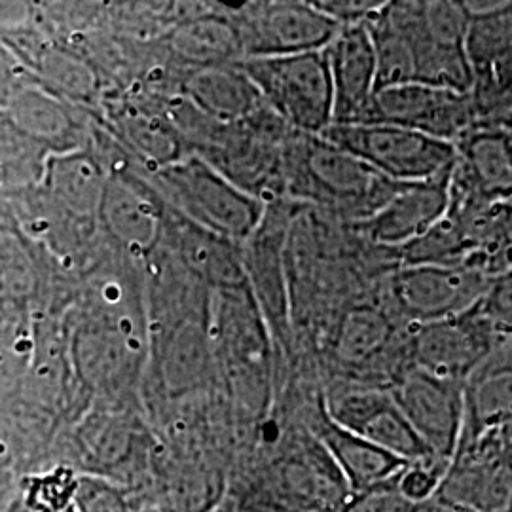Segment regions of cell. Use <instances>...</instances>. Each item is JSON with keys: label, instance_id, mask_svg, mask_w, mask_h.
Segmentation results:
<instances>
[{"label": "cell", "instance_id": "cb8c5ba5", "mask_svg": "<svg viewBox=\"0 0 512 512\" xmlns=\"http://www.w3.org/2000/svg\"><path fill=\"white\" fill-rule=\"evenodd\" d=\"M395 482L370 492L353 495L344 512H418L420 505H412L410 501H406L399 494Z\"/></svg>", "mask_w": 512, "mask_h": 512}, {"label": "cell", "instance_id": "9a60e30c", "mask_svg": "<svg viewBox=\"0 0 512 512\" xmlns=\"http://www.w3.org/2000/svg\"><path fill=\"white\" fill-rule=\"evenodd\" d=\"M387 389L433 456L452 461L465 421V385L406 366Z\"/></svg>", "mask_w": 512, "mask_h": 512}, {"label": "cell", "instance_id": "d4e9b609", "mask_svg": "<svg viewBox=\"0 0 512 512\" xmlns=\"http://www.w3.org/2000/svg\"><path fill=\"white\" fill-rule=\"evenodd\" d=\"M313 4L340 27L366 25L385 6V2H370V0H329V2H313Z\"/></svg>", "mask_w": 512, "mask_h": 512}, {"label": "cell", "instance_id": "ffe728a7", "mask_svg": "<svg viewBox=\"0 0 512 512\" xmlns=\"http://www.w3.org/2000/svg\"><path fill=\"white\" fill-rule=\"evenodd\" d=\"M456 169L488 202H512V156L505 133L478 122L458 145Z\"/></svg>", "mask_w": 512, "mask_h": 512}, {"label": "cell", "instance_id": "9c48e42d", "mask_svg": "<svg viewBox=\"0 0 512 512\" xmlns=\"http://www.w3.org/2000/svg\"><path fill=\"white\" fill-rule=\"evenodd\" d=\"M495 348L494 330L478 304L454 317L406 329L408 366L452 384H467Z\"/></svg>", "mask_w": 512, "mask_h": 512}, {"label": "cell", "instance_id": "5bb4252c", "mask_svg": "<svg viewBox=\"0 0 512 512\" xmlns=\"http://www.w3.org/2000/svg\"><path fill=\"white\" fill-rule=\"evenodd\" d=\"M330 420L408 463L437 458L404 418L387 387L353 384L323 393Z\"/></svg>", "mask_w": 512, "mask_h": 512}, {"label": "cell", "instance_id": "52a82bcc", "mask_svg": "<svg viewBox=\"0 0 512 512\" xmlns=\"http://www.w3.org/2000/svg\"><path fill=\"white\" fill-rule=\"evenodd\" d=\"M270 490L268 505L291 512H344L353 497L348 480L310 429L275 452Z\"/></svg>", "mask_w": 512, "mask_h": 512}, {"label": "cell", "instance_id": "6da1fadb", "mask_svg": "<svg viewBox=\"0 0 512 512\" xmlns=\"http://www.w3.org/2000/svg\"><path fill=\"white\" fill-rule=\"evenodd\" d=\"M283 184L291 200L355 224L372 219L404 186L321 135L296 131L285 145Z\"/></svg>", "mask_w": 512, "mask_h": 512}, {"label": "cell", "instance_id": "30bf717a", "mask_svg": "<svg viewBox=\"0 0 512 512\" xmlns=\"http://www.w3.org/2000/svg\"><path fill=\"white\" fill-rule=\"evenodd\" d=\"M492 277L471 266H399L389 283L391 306L404 327L454 317L475 308L484 298Z\"/></svg>", "mask_w": 512, "mask_h": 512}, {"label": "cell", "instance_id": "f1b7e54d", "mask_svg": "<svg viewBox=\"0 0 512 512\" xmlns=\"http://www.w3.org/2000/svg\"><path fill=\"white\" fill-rule=\"evenodd\" d=\"M255 512H291L285 511V509H279V507H274V505H264V507H258Z\"/></svg>", "mask_w": 512, "mask_h": 512}, {"label": "cell", "instance_id": "7c38bea8", "mask_svg": "<svg viewBox=\"0 0 512 512\" xmlns=\"http://www.w3.org/2000/svg\"><path fill=\"white\" fill-rule=\"evenodd\" d=\"M340 29L313 2L251 4L236 25L243 59L323 52Z\"/></svg>", "mask_w": 512, "mask_h": 512}, {"label": "cell", "instance_id": "8fae6325", "mask_svg": "<svg viewBox=\"0 0 512 512\" xmlns=\"http://www.w3.org/2000/svg\"><path fill=\"white\" fill-rule=\"evenodd\" d=\"M471 16L469 59L480 122L512 109V2H463Z\"/></svg>", "mask_w": 512, "mask_h": 512}, {"label": "cell", "instance_id": "3957f363", "mask_svg": "<svg viewBox=\"0 0 512 512\" xmlns=\"http://www.w3.org/2000/svg\"><path fill=\"white\" fill-rule=\"evenodd\" d=\"M158 181L175 213L238 245L255 234L266 213L268 203L239 188L200 156L164 165Z\"/></svg>", "mask_w": 512, "mask_h": 512}, {"label": "cell", "instance_id": "83f0119b", "mask_svg": "<svg viewBox=\"0 0 512 512\" xmlns=\"http://www.w3.org/2000/svg\"><path fill=\"white\" fill-rule=\"evenodd\" d=\"M486 124H492L495 128L501 129L507 137H512V109L509 112H505V114H501L499 118L486 120Z\"/></svg>", "mask_w": 512, "mask_h": 512}, {"label": "cell", "instance_id": "5b68a950", "mask_svg": "<svg viewBox=\"0 0 512 512\" xmlns=\"http://www.w3.org/2000/svg\"><path fill=\"white\" fill-rule=\"evenodd\" d=\"M395 183H423L450 173L458 147L391 124H332L321 133Z\"/></svg>", "mask_w": 512, "mask_h": 512}, {"label": "cell", "instance_id": "277c9868", "mask_svg": "<svg viewBox=\"0 0 512 512\" xmlns=\"http://www.w3.org/2000/svg\"><path fill=\"white\" fill-rule=\"evenodd\" d=\"M241 69L264 105L296 133L321 135L334 122V90L327 50L308 54L245 57Z\"/></svg>", "mask_w": 512, "mask_h": 512}, {"label": "cell", "instance_id": "4fadbf2b", "mask_svg": "<svg viewBox=\"0 0 512 512\" xmlns=\"http://www.w3.org/2000/svg\"><path fill=\"white\" fill-rule=\"evenodd\" d=\"M325 349L330 363L351 380L361 376L359 384L376 385L372 376L385 370L391 384L404 370L391 361V355L406 351V334H399L397 317L391 311L374 304H355L336 319Z\"/></svg>", "mask_w": 512, "mask_h": 512}, {"label": "cell", "instance_id": "4316f807", "mask_svg": "<svg viewBox=\"0 0 512 512\" xmlns=\"http://www.w3.org/2000/svg\"><path fill=\"white\" fill-rule=\"evenodd\" d=\"M418 512H469L465 511V509H459L456 505H450V503H446V501H440V499H433V501H429V503H425V505H420V509Z\"/></svg>", "mask_w": 512, "mask_h": 512}, {"label": "cell", "instance_id": "603a6c76", "mask_svg": "<svg viewBox=\"0 0 512 512\" xmlns=\"http://www.w3.org/2000/svg\"><path fill=\"white\" fill-rule=\"evenodd\" d=\"M478 308L494 330L497 346L512 344V270L492 279Z\"/></svg>", "mask_w": 512, "mask_h": 512}, {"label": "cell", "instance_id": "d6986e66", "mask_svg": "<svg viewBox=\"0 0 512 512\" xmlns=\"http://www.w3.org/2000/svg\"><path fill=\"white\" fill-rule=\"evenodd\" d=\"M310 431L327 448L330 458L348 480L353 495L393 484L408 465V461L385 452L384 448H378L330 420L323 395L317 404Z\"/></svg>", "mask_w": 512, "mask_h": 512}, {"label": "cell", "instance_id": "e0dca14e", "mask_svg": "<svg viewBox=\"0 0 512 512\" xmlns=\"http://www.w3.org/2000/svg\"><path fill=\"white\" fill-rule=\"evenodd\" d=\"M450 175L452 171L431 181L404 184L372 219L357 228L384 249H403L448 213Z\"/></svg>", "mask_w": 512, "mask_h": 512}, {"label": "cell", "instance_id": "484cf974", "mask_svg": "<svg viewBox=\"0 0 512 512\" xmlns=\"http://www.w3.org/2000/svg\"><path fill=\"white\" fill-rule=\"evenodd\" d=\"M484 431H490L492 437H494L499 450L512 459V414H509L507 418L495 423L494 427H488Z\"/></svg>", "mask_w": 512, "mask_h": 512}, {"label": "cell", "instance_id": "7a4b0ae2", "mask_svg": "<svg viewBox=\"0 0 512 512\" xmlns=\"http://www.w3.org/2000/svg\"><path fill=\"white\" fill-rule=\"evenodd\" d=\"M211 338L239 412L245 420H266L274 408L275 355L279 351L249 287L219 291L211 315Z\"/></svg>", "mask_w": 512, "mask_h": 512}, {"label": "cell", "instance_id": "44dd1931", "mask_svg": "<svg viewBox=\"0 0 512 512\" xmlns=\"http://www.w3.org/2000/svg\"><path fill=\"white\" fill-rule=\"evenodd\" d=\"M186 92L196 109L219 124H238L264 107L253 80L241 69L239 61L205 67L188 80Z\"/></svg>", "mask_w": 512, "mask_h": 512}, {"label": "cell", "instance_id": "8992f818", "mask_svg": "<svg viewBox=\"0 0 512 512\" xmlns=\"http://www.w3.org/2000/svg\"><path fill=\"white\" fill-rule=\"evenodd\" d=\"M291 211L281 200L268 202L264 219L243 247L247 287L255 298L279 355H293V287L289 274Z\"/></svg>", "mask_w": 512, "mask_h": 512}, {"label": "cell", "instance_id": "ba28073f", "mask_svg": "<svg viewBox=\"0 0 512 512\" xmlns=\"http://www.w3.org/2000/svg\"><path fill=\"white\" fill-rule=\"evenodd\" d=\"M478 122L471 93L408 82L374 93L355 124H391L458 145Z\"/></svg>", "mask_w": 512, "mask_h": 512}, {"label": "cell", "instance_id": "2e32d148", "mask_svg": "<svg viewBox=\"0 0 512 512\" xmlns=\"http://www.w3.org/2000/svg\"><path fill=\"white\" fill-rule=\"evenodd\" d=\"M437 499L469 512H512V459L490 431L459 439Z\"/></svg>", "mask_w": 512, "mask_h": 512}, {"label": "cell", "instance_id": "7402d4cb", "mask_svg": "<svg viewBox=\"0 0 512 512\" xmlns=\"http://www.w3.org/2000/svg\"><path fill=\"white\" fill-rule=\"evenodd\" d=\"M450 463L452 461L440 458L420 459L408 463L395 482L399 494L412 505H425L433 501L448 475Z\"/></svg>", "mask_w": 512, "mask_h": 512}, {"label": "cell", "instance_id": "ac0fdd59", "mask_svg": "<svg viewBox=\"0 0 512 512\" xmlns=\"http://www.w3.org/2000/svg\"><path fill=\"white\" fill-rule=\"evenodd\" d=\"M334 90V122L355 124L378 90L374 42L366 25L342 27L327 48Z\"/></svg>", "mask_w": 512, "mask_h": 512}]
</instances>
